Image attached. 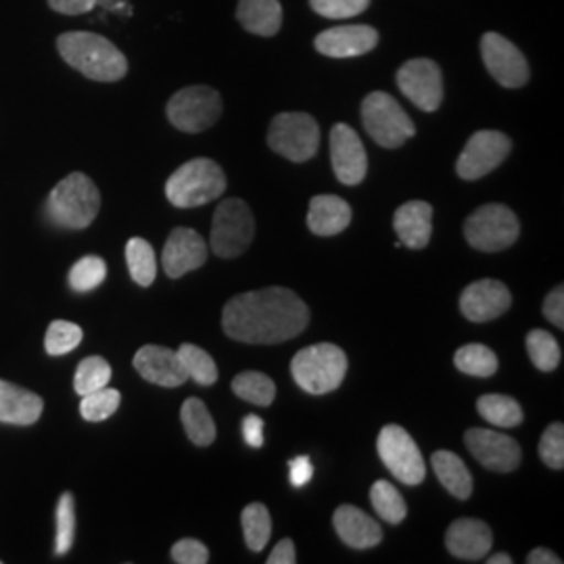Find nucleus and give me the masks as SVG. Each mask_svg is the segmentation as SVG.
<instances>
[{
    "label": "nucleus",
    "mask_w": 564,
    "mask_h": 564,
    "mask_svg": "<svg viewBox=\"0 0 564 564\" xmlns=\"http://www.w3.org/2000/svg\"><path fill=\"white\" fill-rule=\"evenodd\" d=\"M310 323L307 305L284 286L249 291L226 303L224 333L251 345H272L297 337Z\"/></svg>",
    "instance_id": "nucleus-1"
},
{
    "label": "nucleus",
    "mask_w": 564,
    "mask_h": 564,
    "mask_svg": "<svg viewBox=\"0 0 564 564\" xmlns=\"http://www.w3.org/2000/svg\"><path fill=\"white\" fill-rule=\"evenodd\" d=\"M63 61L88 80L118 82L128 74V61L113 42L93 32H67L57 39Z\"/></svg>",
    "instance_id": "nucleus-2"
},
{
    "label": "nucleus",
    "mask_w": 564,
    "mask_h": 564,
    "mask_svg": "<svg viewBox=\"0 0 564 564\" xmlns=\"http://www.w3.org/2000/svg\"><path fill=\"white\" fill-rule=\"evenodd\" d=\"M101 209V193L97 184L86 174L74 172L51 191L46 212L51 220L63 226L82 230L95 223Z\"/></svg>",
    "instance_id": "nucleus-3"
},
{
    "label": "nucleus",
    "mask_w": 564,
    "mask_h": 564,
    "mask_svg": "<svg viewBox=\"0 0 564 564\" xmlns=\"http://www.w3.org/2000/svg\"><path fill=\"white\" fill-rule=\"evenodd\" d=\"M224 191L226 176L223 167L205 158L184 163L165 182L167 202L181 209L216 202L223 197Z\"/></svg>",
    "instance_id": "nucleus-4"
},
{
    "label": "nucleus",
    "mask_w": 564,
    "mask_h": 564,
    "mask_svg": "<svg viewBox=\"0 0 564 564\" xmlns=\"http://www.w3.org/2000/svg\"><path fill=\"white\" fill-rule=\"evenodd\" d=\"M347 356L341 347L333 343H316L295 354L291 362V375L303 391L312 395H324L335 389L345 379Z\"/></svg>",
    "instance_id": "nucleus-5"
},
{
    "label": "nucleus",
    "mask_w": 564,
    "mask_h": 564,
    "mask_svg": "<svg viewBox=\"0 0 564 564\" xmlns=\"http://www.w3.org/2000/svg\"><path fill=\"white\" fill-rule=\"evenodd\" d=\"M521 235V224L510 207L502 203H489L473 212L464 224V237L468 245L484 253H498L512 247Z\"/></svg>",
    "instance_id": "nucleus-6"
},
{
    "label": "nucleus",
    "mask_w": 564,
    "mask_h": 564,
    "mask_svg": "<svg viewBox=\"0 0 564 564\" xmlns=\"http://www.w3.org/2000/svg\"><path fill=\"white\" fill-rule=\"evenodd\" d=\"M362 121L372 141L384 149H398L416 134L414 121L387 93H370L362 102Z\"/></svg>",
    "instance_id": "nucleus-7"
},
{
    "label": "nucleus",
    "mask_w": 564,
    "mask_h": 564,
    "mask_svg": "<svg viewBox=\"0 0 564 564\" xmlns=\"http://www.w3.org/2000/svg\"><path fill=\"white\" fill-rule=\"evenodd\" d=\"M256 237V220L242 199H226L218 205L212 223L209 245L220 258H239Z\"/></svg>",
    "instance_id": "nucleus-8"
},
{
    "label": "nucleus",
    "mask_w": 564,
    "mask_h": 564,
    "mask_svg": "<svg viewBox=\"0 0 564 564\" xmlns=\"http://www.w3.org/2000/svg\"><path fill=\"white\" fill-rule=\"evenodd\" d=\"M268 144L289 162H307L321 147L318 121L310 113H279L270 123Z\"/></svg>",
    "instance_id": "nucleus-9"
},
{
    "label": "nucleus",
    "mask_w": 564,
    "mask_h": 564,
    "mask_svg": "<svg viewBox=\"0 0 564 564\" xmlns=\"http://www.w3.org/2000/svg\"><path fill=\"white\" fill-rule=\"evenodd\" d=\"M223 116V97L209 86H188L167 102V120L174 128L197 134L212 128Z\"/></svg>",
    "instance_id": "nucleus-10"
},
{
    "label": "nucleus",
    "mask_w": 564,
    "mask_h": 564,
    "mask_svg": "<svg viewBox=\"0 0 564 564\" xmlns=\"http://www.w3.org/2000/svg\"><path fill=\"white\" fill-rule=\"evenodd\" d=\"M377 449L384 466L398 481L403 485L423 484L426 477L423 454L405 429L398 424H387L379 435Z\"/></svg>",
    "instance_id": "nucleus-11"
},
{
    "label": "nucleus",
    "mask_w": 564,
    "mask_h": 564,
    "mask_svg": "<svg viewBox=\"0 0 564 564\" xmlns=\"http://www.w3.org/2000/svg\"><path fill=\"white\" fill-rule=\"evenodd\" d=\"M510 149L512 142L502 132L479 130L466 142L463 155L456 163V172L463 181H479L505 162Z\"/></svg>",
    "instance_id": "nucleus-12"
},
{
    "label": "nucleus",
    "mask_w": 564,
    "mask_h": 564,
    "mask_svg": "<svg viewBox=\"0 0 564 564\" xmlns=\"http://www.w3.org/2000/svg\"><path fill=\"white\" fill-rule=\"evenodd\" d=\"M398 86L419 109L433 113L444 101V78L435 61H405L398 72Z\"/></svg>",
    "instance_id": "nucleus-13"
},
{
    "label": "nucleus",
    "mask_w": 564,
    "mask_h": 564,
    "mask_svg": "<svg viewBox=\"0 0 564 564\" xmlns=\"http://www.w3.org/2000/svg\"><path fill=\"white\" fill-rule=\"evenodd\" d=\"M481 55L491 78L505 88H521L529 82V63L523 53L498 32H487L481 39Z\"/></svg>",
    "instance_id": "nucleus-14"
},
{
    "label": "nucleus",
    "mask_w": 564,
    "mask_h": 564,
    "mask_svg": "<svg viewBox=\"0 0 564 564\" xmlns=\"http://www.w3.org/2000/svg\"><path fill=\"white\" fill-rule=\"evenodd\" d=\"M475 460L494 473H512L521 464V447L505 433L491 429H470L464 435Z\"/></svg>",
    "instance_id": "nucleus-15"
},
{
    "label": "nucleus",
    "mask_w": 564,
    "mask_h": 564,
    "mask_svg": "<svg viewBox=\"0 0 564 564\" xmlns=\"http://www.w3.org/2000/svg\"><path fill=\"white\" fill-rule=\"evenodd\" d=\"M330 162L337 181L356 186L366 178L368 155L360 137L347 123H337L330 130Z\"/></svg>",
    "instance_id": "nucleus-16"
},
{
    "label": "nucleus",
    "mask_w": 564,
    "mask_h": 564,
    "mask_svg": "<svg viewBox=\"0 0 564 564\" xmlns=\"http://www.w3.org/2000/svg\"><path fill=\"white\" fill-rule=\"evenodd\" d=\"M510 291L505 282L485 279L468 284L460 295V312L470 323H489L510 310Z\"/></svg>",
    "instance_id": "nucleus-17"
},
{
    "label": "nucleus",
    "mask_w": 564,
    "mask_h": 564,
    "mask_svg": "<svg viewBox=\"0 0 564 564\" xmlns=\"http://www.w3.org/2000/svg\"><path fill=\"white\" fill-rule=\"evenodd\" d=\"M207 262V242L193 228H174L163 247L162 263L170 279H181L184 274L202 268Z\"/></svg>",
    "instance_id": "nucleus-18"
},
{
    "label": "nucleus",
    "mask_w": 564,
    "mask_h": 564,
    "mask_svg": "<svg viewBox=\"0 0 564 564\" xmlns=\"http://www.w3.org/2000/svg\"><path fill=\"white\" fill-rule=\"evenodd\" d=\"M316 51L333 59H351L370 53L379 44V32L370 25H339L316 36Z\"/></svg>",
    "instance_id": "nucleus-19"
},
{
    "label": "nucleus",
    "mask_w": 564,
    "mask_h": 564,
    "mask_svg": "<svg viewBox=\"0 0 564 564\" xmlns=\"http://www.w3.org/2000/svg\"><path fill=\"white\" fill-rule=\"evenodd\" d=\"M134 368L144 381L160 387H181L188 379L178 354L160 345L141 347L134 356Z\"/></svg>",
    "instance_id": "nucleus-20"
},
{
    "label": "nucleus",
    "mask_w": 564,
    "mask_h": 564,
    "mask_svg": "<svg viewBox=\"0 0 564 564\" xmlns=\"http://www.w3.org/2000/svg\"><path fill=\"white\" fill-rule=\"evenodd\" d=\"M494 535L487 523L479 519H458L445 533V545L452 556L460 561H481L489 554Z\"/></svg>",
    "instance_id": "nucleus-21"
},
{
    "label": "nucleus",
    "mask_w": 564,
    "mask_h": 564,
    "mask_svg": "<svg viewBox=\"0 0 564 564\" xmlns=\"http://www.w3.org/2000/svg\"><path fill=\"white\" fill-rule=\"evenodd\" d=\"M333 523L343 542L356 550L375 547L383 540V531L379 523H375L364 510L356 506H339L333 517Z\"/></svg>",
    "instance_id": "nucleus-22"
},
{
    "label": "nucleus",
    "mask_w": 564,
    "mask_h": 564,
    "mask_svg": "<svg viewBox=\"0 0 564 564\" xmlns=\"http://www.w3.org/2000/svg\"><path fill=\"white\" fill-rule=\"evenodd\" d=\"M393 228L408 249H424L433 235V207L426 202H408L398 207Z\"/></svg>",
    "instance_id": "nucleus-23"
},
{
    "label": "nucleus",
    "mask_w": 564,
    "mask_h": 564,
    "mask_svg": "<svg viewBox=\"0 0 564 564\" xmlns=\"http://www.w3.org/2000/svg\"><path fill=\"white\" fill-rule=\"evenodd\" d=\"M42 408L44 402L34 391L23 389L20 384L0 381V423L30 426L39 423Z\"/></svg>",
    "instance_id": "nucleus-24"
},
{
    "label": "nucleus",
    "mask_w": 564,
    "mask_h": 564,
    "mask_svg": "<svg viewBox=\"0 0 564 564\" xmlns=\"http://www.w3.org/2000/svg\"><path fill=\"white\" fill-rule=\"evenodd\" d=\"M351 223L349 203L337 195H318L310 202L307 226L318 237H335Z\"/></svg>",
    "instance_id": "nucleus-25"
},
{
    "label": "nucleus",
    "mask_w": 564,
    "mask_h": 564,
    "mask_svg": "<svg viewBox=\"0 0 564 564\" xmlns=\"http://www.w3.org/2000/svg\"><path fill=\"white\" fill-rule=\"evenodd\" d=\"M237 18L242 28L256 36H276L282 25V7L279 0H239Z\"/></svg>",
    "instance_id": "nucleus-26"
},
{
    "label": "nucleus",
    "mask_w": 564,
    "mask_h": 564,
    "mask_svg": "<svg viewBox=\"0 0 564 564\" xmlns=\"http://www.w3.org/2000/svg\"><path fill=\"white\" fill-rule=\"evenodd\" d=\"M431 464L435 468L437 479L442 481L445 489L456 496L458 500H468L473 494V475L468 473L466 464L452 452L440 449L433 454Z\"/></svg>",
    "instance_id": "nucleus-27"
},
{
    "label": "nucleus",
    "mask_w": 564,
    "mask_h": 564,
    "mask_svg": "<svg viewBox=\"0 0 564 564\" xmlns=\"http://www.w3.org/2000/svg\"><path fill=\"white\" fill-rule=\"evenodd\" d=\"M181 419L184 431L193 444L207 447L216 442V423L202 400L188 398L182 403Z\"/></svg>",
    "instance_id": "nucleus-28"
},
{
    "label": "nucleus",
    "mask_w": 564,
    "mask_h": 564,
    "mask_svg": "<svg viewBox=\"0 0 564 564\" xmlns=\"http://www.w3.org/2000/svg\"><path fill=\"white\" fill-rule=\"evenodd\" d=\"M126 262L132 281L141 286H151L158 276V260H155V251L149 242L134 237L126 245Z\"/></svg>",
    "instance_id": "nucleus-29"
},
{
    "label": "nucleus",
    "mask_w": 564,
    "mask_h": 564,
    "mask_svg": "<svg viewBox=\"0 0 564 564\" xmlns=\"http://www.w3.org/2000/svg\"><path fill=\"white\" fill-rule=\"evenodd\" d=\"M477 410L487 423L502 426V429H512L523 423V408L508 395H500V393L484 395L477 402Z\"/></svg>",
    "instance_id": "nucleus-30"
},
{
    "label": "nucleus",
    "mask_w": 564,
    "mask_h": 564,
    "mask_svg": "<svg viewBox=\"0 0 564 564\" xmlns=\"http://www.w3.org/2000/svg\"><path fill=\"white\" fill-rule=\"evenodd\" d=\"M456 368L470 377H494L498 372V356L481 343L464 345L454 354Z\"/></svg>",
    "instance_id": "nucleus-31"
},
{
    "label": "nucleus",
    "mask_w": 564,
    "mask_h": 564,
    "mask_svg": "<svg viewBox=\"0 0 564 564\" xmlns=\"http://www.w3.org/2000/svg\"><path fill=\"white\" fill-rule=\"evenodd\" d=\"M245 542L251 552H262L272 535V519L262 502L245 506L241 514Z\"/></svg>",
    "instance_id": "nucleus-32"
},
{
    "label": "nucleus",
    "mask_w": 564,
    "mask_h": 564,
    "mask_svg": "<svg viewBox=\"0 0 564 564\" xmlns=\"http://www.w3.org/2000/svg\"><path fill=\"white\" fill-rule=\"evenodd\" d=\"M181 358L182 368L188 375V379H193L195 383L209 387V384L218 381V366L214 362V358L193 343H184L181 349L176 351Z\"/></svg>",
    "instance_id": "nucleus-33"
},
{
    "label": "nucleus",
    "mask_w": 564,
    "mask_h": 564,
    "mask_svg": "<svg viewBox=\"0 0 564 564\" xmlns=\"http://www.w3.org/2000/svg\"><path fill=\"white\" fill-rule=\"evenodd\" d=\"M232 391L245 400V402L256 403V405H270L276 398V384L265 377L263 372H253V370H247L241 372L239 377H235L232 381Z\"/></svg>",
    "instance_id": "nucleus-34"
},
{
    "label": "nucleus",
    "mask_w": 564,
    "mask_h": 564,
    "mask_svg": "<svg viewBox=\"0 0 564 564\" xmlns=\"http://www.w3.org/2000/svg\"><path fill=\"white\" fill-rule=\"evenodd\" d=\"M370 502L387 523L400 524L408 517V506L403 502L402 494L389 481H377L370 487Z\"/></svg>",
    "instance_id": "nucleus-35"
},
{
    "label": "nucleus",
    "mask_w": 564,
    "mask_h": 564,
    "mask_svg": "<svg viewBox=\"0 0 564 564\" xmlns=\"http://www.w3.org/2000/svg\"><path fill=\"white\" fill-rule=\"evenodd\" d=\"M527 351L531 362L535 364V368H540L542 372H552L558 368L561 364V345L554 339L552 333L547 330H531L527 335Z\"/></svg>",
    "instance_id": "nucleus-36"
},
{
    "label": "nucleus",
    "mask_w": 564,
    "mask_h": 564,
    "mask_svg": "<svg viewBox=\"0 0 564 564\" xmlns=\"http://www.w3.org/2000/svg\"><path fill=\"white\" fill-rule=\"evenodd\" d=\"M121 395L118 389L102 387L88 395H82L80 414L88 423H101L113 416L120 408Z\"/></svg>",
    "instance_id": "nucleus-37"
},
{
    "label": "nucleus",
    "mask_w": 564,
    "mask_h": 564,
    "mask_svg": "<svg viewBox=\"0 0 564 564\" xmlns=\"http://www.w3.org/2000/svg\"><path fill=\"white\" fill-rule=\"evenodd\" d=\"M111 381V366L101 356H90L78 364L76 379H74V389L78 395H88L97 389L107 387Z\"/></svg>",
    "instance_id": "nucleus-38"
},
{
    "label": "nucleus",
    "mask_w": 564,
    "mask_h": 564,
    "mask_svg": "<svg viewBox=\"0 0 564 564\" xmlns=\"http://www.w3.org/2000/svg\"><path fill=\"white\" fill-rule=\"evenodd\" d=\"M82 337H84V333L78 324L55 321L46 330L44 349L48 356H63V354L74 351L80 345Z\"/></svg>",
    "instance_id": "nucleus-39"
},
{
    "label": "nucleus",
    "mask_w": 564,
    "mask_h": 564,
    "mask_svg": "<svg viewBox=\"0 0 564 564\" xmlns=\"http://www.w3.org/2000/svg\"><path fill=\"white\" fill-rule=\"evenodd\" d=\"M107 279V263L97 256H86L80 262L74 263L69 272V284L74 291L86 293L97 289Z\"/></svg>",
    "instance_id": "nucleus-40"
},
{
    "label": "nucleus",
    "mask_w": 564,
    "mask_h": 564,
    "mask_svg": "<svg viewBox=\"0 0 564 564\" xmlns=\"http://www.w3.org/2000/svg\"><path fill=\"white\" fill-rule=\"evenodd\" d=\"M76 535V508H74V496L65 491L57 505V538H55V552L63 556L72 550Z\"/></svg>",
    "instance_id": "nucleus-41"
},
{
    "label": "nucleus",
    "mask_w": 564,
    "mask_h": 564,
    "mask_svg": "<svg viewBox=\"0 0 564 564\" xmlns=\"http://www.w3.org/2000/svg\"><path fill=\"white\" fill-rule=\"evenodd\" d=\"M310 7L326 20H349L364 13L370 0H310Z\"/></svg>",
    "instance_id": "nucleus-42"
},
{
    "label": "nucleus",
    "mask_w": 564,
    "mask_h": 564,
    "mask_svg": "<svg viewBox=\"0 0 564 564\" xmlns=\"http://www.w3.org/2000/svg\"><path fill=\"white\" fill-rule=\"evenodd\" d=\"M540 456L545 466L561 470L564 466V426L561 423H552L544 431L540 440Z\"/></svg>",
    "instance_id": "nucleus-43"
},
{
    "label": "nucleus",
    "mask_w": 564,
    "mask_h": 564,
    "mask_svg": "<svg viewBox=\"0 0 564 564\" xmlns=\"http://www.w3.org/2000/svg\"><path fill=\"white\" fill-rule=\"evenodd\" d=\"M172 561L178 564H207L209 550L199 540H181L172 545Z\"/></svg>",
    "instance_id": "nucleus-44"
},
{
    "label": "nucleus",
    "mask_w": 564,
    "mask_h": 564,
    "mask_svg": "<svg viewBox=\"0 0 564 564\" xmlns=\"http://www.w3.org/2000/svg\"><path fill=\"white\" fill-rule=\"evenodd\" d=\"M544 316L556 328H564V291L563 286H556L544 302Z\"/></svg>",
    "instance_id": "nucleus-45"
},
{
    "label": "nucleus",
    "mask_w": 564,
    "mask_h": 564,
    "mask_svg": "<svg viewBox=\"0 0 564 564\" xmlns=\"http://www.w3.org/2000/svg\"><path fill=\"white\" fill-rule=\"evenodd\" d=\"M289 477L293 487H303L310 484L314 477V466L307 456H297L289 463Z\"/></svg>",
    "instance_id": "nucleus-46"
},
{
    "label": "nucleus",
    "mask_w": 564,
    "mask_h": 564,
    "mask_svg": "<svg viewBox=\"0 0 564 564\" xmlns=\"http://www.w3.org/2000/svg\"><path fill=\"white\" fill-rule=\"evenodd\" d=\"M99 0H48V7L63 15H84L97 7Z\"/></svg>",
    "instance_id": "nucleus-47"
},
{
    "label": "nucleus",
    "mask_w": 564,
    "mask_h": 564,
    "mask_svg": "<svg viewBox=\"0 0 564 564\" xmlns=\"http://www.w3.org/2000/svg\"><path fill=\"white\" fill-rule=\"evenodd\" d=\"M242 440L251 447H262L263 445V421L256 414H249L242 419L241 424Z\"/></svg>",
    "instance_id": "nucleus-48"
},
{
    "label": "nucleus",
    "mask_w": 564,
    "mask_h": 564,
    "mask_svg": "<svg viewBox=\"0 0 564 564\" xmlns=\"http://www.w3.org/2000/svg\"><path fill=\"white\" fill-rule=\"evenodd\" d=\"M297 563V554H295V545L291 540H282L274 545L272 554L268 556V564H295Z\"/></svg>",
    "instance_id": "nucleus-49"
},
{
    "label": "nucleus",
    "mask_w": 564,
    "mask_h": 564,
    "mask_svg": "<svg viewBox=\"0 0 564 564\" xmlns=\"http://www.w3.org/2000/svg\"><path fill=\"white\" fill-rule=\"evenodd\" d=\"M527 563L529 564H561L563 561L552 552V550H545V547H538L533 550L529 556H527Z\"/></svg>",
    "instance_id": "nucleus-50"
},
{
    "label": "nucleus",
    "mask_w": 564,
    "mask_h": 564,
    "mask_svg": "<svg viewBox=\"0 0 564 564\" xmlns=\"http://www.w3.org/2000/svg\"><path fill=\"white\" fill-rule=\"evenodd\" d=\"M487 563L489 564H512V558L505 554V552H500V554H494V556H489L487 558Z\"/></svg>",
    "instance_id": "nucleus-51"
}]
</instances>
